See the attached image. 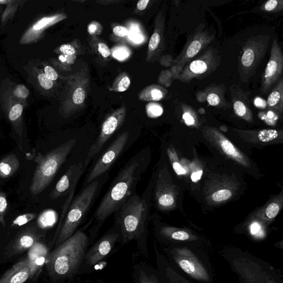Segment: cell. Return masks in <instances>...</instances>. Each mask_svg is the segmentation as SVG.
I'll return each mask as SVG.
<instances>
[{"label": "cell", "instance_id": "cell-38", "mask_svg": "<svg viewBox=\"0 0 283 283\" xmlns=\"http://www.w3.org/2000/svg\"><path fill=\"white\" fill-rule=\"evenodd\" d=\"M37 215L34 213H28L18 216L17 218L13 221V224L16 226L24 225L34 220Z\"/></svg>", "mask_w": 283, "mask_h": 283}, {"label": "cell", "instance_id": "cell-12", "mask_svg": "<svg viewBox=\"0 0 283 283\" xmlns=\"http://www.w3.org/2000/svg\"><path fill=\"white\" fill-rule=\"evenodd\" d=\"M44 256H34L33 252L28 257L17 263L0 279V283H25L32 278L41 269L44 262Z\"/></svg>", "mask_w": 283, "mask_h": 283}, {"label": "cell", "instance_id": "cell-18", "mask_svg": "<svg viewBox=\"0 0 283 283\" xmlns=\"http://www.w3.org/2000/svg\"><path fill=\"white\" fill-rule=\"evenodd\" d=\"M165 17L163 11H161L156 17L154 32L149 40L147 61L157 60L165 50Z\"/></svg>", "mask_w": 283, "mask_h": 283}, {"label": "cell", "instance_id": "cell-6", "mask_svg": "<svg viewBox=\"0 0 283 283\" xmlns=\"http://www.w3.org/2000/svg\"><path fill=\"white\" fill-rule=\"evenodd\" d=\"M65 86L60 96L59 113L68 118L82 110L90 87L89 74L87 67L64 78Z\"/></svg>", "mask_w": 283, "mask_h": 283}, {"label": "cell", "instance_id": "cell-49", "mask_svg": "<svg viewBox=\"0 0 283 283\" xmlns=\"http://www.w3.org/2000/svg\"><path fill=\"white\" fill-rule=\"evenodd\" d=\"M255 105L256 107L259 108L260 109H265L267 108V101H265L262 99L260 98V97H256L255 100Z\"/></svg>", "mask_w": 283, "mask_h": 283}, {"label": "cell", "instance_id": "cell-17", "mask_svg": "<svg viewBox=\"0 0 283 283\" xmlns=\"http://www.w3.org/2000/svg\"><path fill=\"white\" fill-rule=\"evenodd\" d=\"M86 169L84 162L71 165L65 174L57 181L50 197L53 200H55L74 192L80 179Z\"/></svg>", "mask_w": 283, "mask_h": 283}, {"label": "cell", "instance_id": "cell-29", "mask_svg": "<svg viewBox=\"0 0 283 283\" xmlns=\"http://www.w3.org/2000/svg\"><path fill=\"white\" fill-rule=\"evenodd\" d=\"M178 262L180 267L183 271L191 275H196L197 274V269L198 265H197L191 259H178Z\"/></svg>", "mask_w": 283, "mask_h": 283}, {"label": "cell", "instance_id": "cell-55", "mask_svg": "<svg viewBox=\"0 0 283 283\" xmlns=\"http://www.w3.org/2000/svg\"><path fill=\"white\" fill-rule=\"evenodd\" d=\"M2 10V5H1V4H0V15H1Z\"/></svg>", "mask_w": 283, "mask_h": 283}, {"label": "cell", "instance_id": "cell-16", "mask_svg": "<svg viewBox=\"0 0 283 283\" xmlns=\"http://www.w3.org/2000/svg\"><path fill=\"white\" fill-rule=\"evenodd\" d=\"M66 19H67V16L63 13L38 18L22 34L20 44L21 45H29L37 43L44 37L49 28Z\"/></svg>", "mask_w": 283, "mask_h": 283}, {"label": "cell", "instance_id": "cell-24", "mask_svg": "<svg viewBox=\"0 0 283 283\" xmlns=\"http://www.w3.org/2000/svg\"><path fill=\"white\" fill-rule=\"evenodd\" d=\"M165 88L157 85H151L144 88L139 94V99L142 101L152 102L163 100L167 94Z\"/></svg>", "mask_w": 283, "mask_h": 283}, {"label": "cell", "instance_id": "cell-33", "mask_svg": "<svg viewBox=\"0 0 283 283\" xmlns=\"http://www.w3.org/2000/svg\"><path fill=\"white\" fill-rule=\"evenodd\" d=\"M278 136V132L275 130H264L258 133V137L262 142H268L277 139Z\"/></svg>", "mask_w": 283, "mask_h": 283}, {"label": "cell", "instance_id": "cell-34", "mask_svg": "<svg viewBox=\"0 0 283 283\" xmlns=\"http://www.w3.org/2000/svg\"><path fill=\"white\" fill-rule=\"evenodd\" d=\"M7 207V201L5 193L0 192V223L2 224L3 227L6 226L5 216Z\"/></svg>", "mask_w": 283, "mask_h": 283}, {"label": "cell", "instance_id": "cell-40", "mask_svg": "<svg viewBox=\"0 0 283 283\" xmlns=\"http://www.w3.org/2000/svg\"><path fill=\"white\" fill-rule=\"evenodd\" d=\"M221 145L224 151L229 155V156L236 157L240 156V154L238 153L233 145L229 141L227 140H223L221 142Z\"/></svg>", "mask_w": 283, "mask_h": 283}, {"label": "cell", "instance_id": "cell-22", "mask_svg": "<svg viewBox=\"0 0 283 283\" xmlns=\"http://www.w3.org/2000/svg\"><path fill=\"white\" fill-rule=\"evenodd\" d=\"M267 104L273 112H282L283 109V78L278 82L268 97Z\"/></svg>", "mask_w": 283, "mask_h": 283}, {"label": "cell", "instance_id": "cell-39", "mask_svg": "<svg viewBox=\"0 0 283 283\" xmlns=\"http://www.w3.org/2000/svg\"><path fill=\"white\" fill-rule=\"evenodd\" d=\"M231 196L232 193L230 190L224 189L214 193L212 196V198L215 201H223L228 200Z\"/></svg>", "mask_w": 283, "mask_h": 283}, {"label": "cell", "instance_id": "cell-30", "mask_svg": "<svg viewBox=\"0 0 283 283\" xmlns=\"http://www.w3.org/2000/svg\"><path fill=\"white\" fill-rule=\"evenodd\" d=\"M283 0H269L265 2L261 7V10L270 12H280L283 10Z\"/></svg>", "mask_w": 283, "mask_h": 283}, {"label": "cell", "instance_id": "cell-44", "mask_svg": "<svg viewBox=\"0 0 283 283\" xmlns=\"http://www.w3.org/2000/svg\"><path fill=\"white\" fill-rule=\"evenodd\" d=\"M129 37L132 41L136 43H140L142 42L144 40V37L140 33L138 28H132L131 32L128 33Z\"/></svg>", "mask_w": 283, "mask_h": 283}, {"label": "cell", "instance_id": "cell-4", "mask_svg": "<svg viewBox=\"0 0 283 283\" xmlns=\"http://www.w3.org/2000/svg\"><path fill=\"white\" fill-rule=\"evenodd\" d=\"M76 142V140H70L39 158L29 187L33 196L41 194L51 184Z\"/></svg>", "mask_w": 283, "mask_h": 283}, {"label": "cell", "instance_id": "cell-28", "mask_svg": "<svg viewBox=\"0 0 283 283\" xmlns=\"http://www.w3.org/2000/svg\"><path fill=\"white\" fill-rule=\"evenodd\" d=\"M9 88L12 95L17 100L23 102L27 104L28 99L30 95V91L24 84H15L10 83L8 84Z\"/></svg>", "mask_w": 283, "mask_h": 283}, {"label": "cell", "instance_id": "cell-3", "mask_svg": "<svg viewBox=\"0 0 283 283\" xmlns=\"http://www.w3.org/2000/svg\"><path fill=\"white\" fill-rule=\"evenodd\" d=\"M88 245L87 234L79 230L57 246L47 259V267L51 276L57 280L73 277L85 259Z\"/></svg>", "mask_w": 283, "mask_h": 283}, {"label": "cell", "instance_id": "cell-43", "mask_svg": "<svg viewBox=\"0 0 283 283\" xmlns=\"http://www.w3.org/2000/svg\"><path fill=\"white\" fill-rule=\"evenodd\" d=\"M280 207L277 203L273 202L269 205L265 211V214L269 219H274L280 212Z\"/></svg>", "mask_w": 283, "mask_h": 283}, {"label": "cell", "instance_id": "cell-35", "mask_svg": "<svg viewBox=\"0 0 283 283\" xmlns=\"http://www.w3.org/2000/svg\"><path fill=\"white\" fill-rule=\"evenodd\" d=\"M56 54H62L69 56H77L76 48L72 44H63L55 50Z\"/></svg>", "mask_w": 283, "mask_h": 283}, {"label": "cell", "instance_id": "cell-5", "mask_svg": "<svg viewBox=\"0 0 283 283\" xmlns=\"http://www.w3.org/2000/svg\"><path fill=\"white\" fill-rule=\"evenodd\" d=\"M100 181L95 180L86 186L70 203L63 225L56 240L57 247L67 240L77 232L84 217L89 210L98 191Z\"/></svg>", "mask_w": 283, "mask_h": 283}, {"label": "cell", "instance_id": "cell-11", "mask_svg": "<svg viewBox=\"0 0 283 283\" xmlns=\"http://www.w3.org/2000/svg\"><path fill=\"white\" fill-rule=\"evenodd\" d=\"M126 114V108L122 106L120 108L115 110L105 119L102 125L100 134L95 142L93 144L87 153L85 160L84 161V165L87 166L93 158L98 154L103 148L107 141L120 127L125 120Z\"/></svg>", "mask_w": 283, "mask_h": 283}, {"label": "cell", "instance_id": "cell-54", "mask_svg": "<svg viewBox=\"0 0 283 283\" xmlns=\"http://www.w3.org/2000/svg\"><path fill=\"white\" fill-rule=\"evenodd\" d=\"M260 229V225L257 223H254L251 226V232L253 234H255L259 232Z\"/></svg>", "mask_w": 283, "mask_h": 283}, {"label": "cell", "instance_id": "cell-48", "mask_svg": "<svg viewBox=\"0 0 283 283\" xmlns=\"http://www.w3.org/2000/svg\"><path fill=\"white\" fill-rule=\"evenodd\" d=\"M172 167H173L176 173L179 175L186 173V170L184 169V168L178 162H174L172 164Z\"/></svg>", "mask_w": 283, "mask_h": 283}, {"label": "cell", "instance_id": "cell-21", "mask_svg": "<svg viewBox=\"0 0 283 283\" xmlns=\"http://www.w3.org/2000/svg\"><path fill=\"white\" fill-rule=\"evenodd\" d=\"M203 91L206 96V101L210 105L221 108H226L229 105L225 98L226 88L224 85H211Z\"/></svg>", "mask_w": 283, "mask_h": 283}, {"label": "cell", "instance_id": "cell-8", "mask_svg": "<svg viewBox=\"0 0 283 283\" xmlns=\"http://www.w3.org/2000/svg\"><path fill=\"white\" fill-rule=\"evenodd\" d=\"M221 63V56L218 49L208 47L201 55L184 66L177 80L182 83H189L194 79H205L214 73Z\"/></svg>", "mask_w": 283, "mask_h": 283}, {"label": "cell", "instance_id": "cell-32", "mask_svg": "<svg viewBox=\"0 0 283 283\" xmlns=\"http://www.w3.org/2000/svg\"><path fill=\"white\" fill-rule=\"evenodd\" d=\"M146 112L150 117H157L161 116L163 109L162 106L158 103H149L146 105Z\"/></svg>", "mask_w": 283, "mask_h": 283}, {"label": "cell", "instance_id": "cell-27", "mask_svg": "<svg viewBox=\"0 0 283 283\" xmlns=\"http://www.w3.org/2000/svg\"><path fill=\"white\" fill-rule=\"evenodd\" d=\"M25 2L24 1H16V0H10L5 8V10L2 13L1 16V26L4 27L7 23V22L12 19L16 14L18 9Z\"/></svg>", "mask_w": 283, "mask_h": 283}, {"label": "cell", "instance_id": "cell-1", "mask_svg": "<svg viewBox=\"0 0 283 283\" xmlns=\"http://www.w3.org/2000/svg\"><path fill=\"white\" fill-rule=\"evenodd\" d=\"M147 163L145 149L131 158L119 170L93 215L96 224L92 230V238L96 236L105 221L136 193Z\"/></svg>", "mask_w": 283, "mask_h": 283}, {"label": "cell", "instance_id": "cell-42", "mask_svg": "<svg viewBox=\"0 0 283 283\" xmlns=\"http://www.w3.org/2000/svg\"><path fill=\"white\" fill-rule=\"evenodd\" d=\"M184 113L183 114V118L185 123L188 126H192L196 123V118H195L192 113V108L188 107L187 105H185L183 106Z\"/></svg>", "mask_w": 283, "mask_h": 283}, {"label": "cell", "instance_id": "cell-14", "mask_svg": "<svg viewBox=\"0 0 283 283\" xmlns=\"http://www.w3.org/2000/svg\"><path fill=\"white\" fill-rule=\"evenodd\" d=\"M283 72V55L276 38L273 39L269 59L261 80L260 91L267 94L274 84L280 81Z\"/></svg>", "mask_w": 283, "mask_h": 283}, {"label": "cell", "instance_id": "cell-50", "mask_svg": "<svg viewBox=\"0 0 283 283\" xmlns=\"http://www.w3.org/2000/svg\"><path fill=\"white\" fill-rule=\"evenodd\" d=\"M149 0H141L137 4V9L140 11H143L147 8Z\"/></svg>", "mask_w": 283, "mask_h": 283}, {"label": "cell", "instance_id": "cell-51", "mask_svg": "<svg viewBox=\"0 0 283 283\" xmlns=\"http://www.w3.org/2000/svg\"><path fill=\"white\" fill-rule=\"evenodd\" d=\"M202 174V170H199L198 171L193 172L191 176L192 180L193 181V182H197V181L201 179Z\"/></svg>", "mask_w": 283, "mask_h": 283}, {"label": "cell", "instance_id": "cell-46", "mask_svg": "<svg viewBox=\"0 0 283 283\" xmlns=\"http://www.w3.org/2000/svg\"><path fill=\"white\" fill-rule=\"evenodd\" d=\"M113 33L117 37L122 38L127 36L129 30L125 27L117 26L113 28Z\"/></svg>", "mask_w": 283, "mask_h": 283}, {"label": "cell", "instance_id": "cell-20", "mask_svg": "<svg viewBox=\"0 0 283 283\" xmlns=\"http://www.w3.org/2000/svg\"><path fill=\"white\" fill-rule=\"evenodd\" d=\"M230 91L234 113L238 116L250 120L252 118V113L250 108L249 99L246 93L237 85H232L230 88Z\"/></svg>", "mask_w": 283, "mask_h": 283}, {"label": "cell", "instance_id": "cell-53", "mask_svg": "<svg viewBox=\"0 0 283 283\" xmlns=\"http://www.w3.org/2000/svg\"><path fill=\"white\" fill-rule=\"evenodd\" d=\"M97 26L96 25V23H92L88 26V32H89L91 34H94L95 33L97 30Z\"/></svg>", "mask_w": 283, "mask_h": 283}, {"label": "cell", "instance_id": "cell-31", "mask_svg": "<svg viewBox=\"0 0 283 283\" xmlns=\"http://www.w3.org/2000/svg\"><path fill=\"white\" fill-rule=\"evenodd\" d=\"M112 55L114 58L123 61L130 57L131 51L125 46H117L113 49Z\"/></svg>", "mask_w": 283, "mask_h": 283}, {"label": "cell", "instance_id": "cell-36", "mask_svg": "<svg viewBox=\"0 0 283 283\" xmlns=\"http://www.w3.org/2000/svg\"><path fill=\"white\" fill-rule=\"evenodd\" d=\"M43 72L46 75V77L53 82H56L59 78V75L57 71L52 67V66L47 64L44 62H41Z\"/></svg>", "mask_w": 283, "mask_h": 283}, {"label": "cell", "instance_id": "cell-15", "mask_svg": "<svg viewBox=\"0 0 283 283\" xmlns=\"http://www.w3.org/2000/svg\"><path fill=\"white\" fill-rule=\"evenodd\" d=\"M120 237V231L114 224L113 227L102 236L86 254L84 259L86 263L92 266L100 262L111 253Z\"/></svg>", "mask_w": 283, "mask_h": 283}, {"label": "cell", "instance_id": "cell-13", "mask_svg": "<svg viewBox=\"0 0 283 283\" xmlns=\"http://www.w3.org/2000/svg\"><path fill=\"white\" fill-rule=\"evenodd\" d=\"M0 103L4 114L21 140L23 132V113L27 104L17 100L12 95L10 88L2 84Z\"/></svg>", "mask_w": 283, "mask_h": 283}, {"label": "cell", "instance_id": "cell-7", "mask_svg": "<svg viewBox=\"0 0 283 283\" xmlns=\"http://www.w3.org/2000/svg\"><path fill=\"white\" fill-rule=\"evenodd\" d=\"M271 35L260 34L247 40L238 62V72L242 82L246 83L255 74L268 50Z\"/></svg>", "mask_w": 283, "mask_h": 283}, {"label": "cell", "instance_id": "cell-26", "mask_svg": "<svg viewBox=\"0 0 283 283\" xmlns=\"http://www.w3.org/2000/svg\"><path fill=\"white\" fill-rule=\"evenodd\" d=\"M131 85V79L126 73L119 74L115 79L109 90L112 91L122 92L128 90Z\"/></svg>", "mask_w": 283, "mask_h": 283}, {"label": "cell", "instance_id": "cell-37", "mask_svg": "<svg viewBox=\"0 0 283 283\" xmlns=\"http://www.w3.org/2000/svg\"><path fill=\"white\" fill-rule=\"evenodd\" d=\"M95 44L94 48L104 58H108L112 55L110 48L104 42L98 41Z\"/></svg>", "mask_w": 283, "mask_h": 283}, {"label": "cell", "instance_id": "cell-10", "mask_svg": "<svg viewBox=\"0 0 283 283\" xmlns=\"http://www.w3.org/2000/svg\"><path fill=\"white\" fill-rule=\"evenodd\" d=\"M128 138V132H124L117 137L92 167L84 181V185L89 184L110 169L125 149Z\"/></svg>", "mask_w": 283, "mask_h": 283}, {"label": "cell", "instance_id": "cell-52", "mask_svg": "<svg viewBox=\"0 0 283 283\" xmlns=\"http://www.w3.org/2000/svg\"><path fill=\"white\" fill-rule=\"evenodd\" d=\"M197 98L200 103H205L206 101V96L204 91H200L197 94Z\"/></svg>", "mask_w": 283, "mask_h": 283}, {"label": "cell", "instance_id": "cell-47", "mask_svg": "<svg viewBox=\"0 0 283 283\" xmlns=\"http://www.w3.org/2000/svg\"><path fill=\"white\" fill-rule=\"evenodd\" d=\"M171 237L175 240L185 241L188 240L189 235L184 231H176L171 234Z\"/></svg>", "mask_w": 283, "mask_h": 283}, {"label": "cell", "instance_id": "cell-41", "mask_svg": "<svg viewBox=\"0 0 283 283\" xmlns=\"http://www.w3.org/2000/svg\"><path fill=\"white\" fill-rule=\"evenodd\" d=\"M159 206L162 207H169L172 205L174 202V198L172 195H164L157 199Z\"/></svg>", "mask_w": 283, "mask_h": 283}, {"label": "cell", "instance_id": "cell-25", "mask_svg": "<svg viewBox=\"0 0 283 283\" xmlns=\"http://www.w3.org/2000/svg\"><path fill=\"white\" fill-rule=\"evenodd\" d=\"M20 167L19 159L14 154H10L0 161V177L7 178L15 174Z\"/></svg>", "mask_w": 283, "mask_h": 283}, {"label": "cell", "instance_id": "cell-2", "mask_svg": "<svg viewBox=\"0 0 283 283\" xmlns=\"http://www.w3.org/2000/svg\"><path fill=\"white\" fill-rule=\"evenodd\" d=\"M150 195L149 185L141 196L136 193L114 213V224L120 231L123 243L136 240L144 251H146Z\"/></svg>", "mask_w": 283, "mask_h": 283}, {"label": "cell", "instance_id": "cell-23", "mask_svg": "<svg viewBox=\"0 0 283 283\" xmlns=\"http://www.w3.org/2000/svg\"><path fill=\"white\" fill-rule=\"evenodd\" d=\"M38 240L36 234L31 232H26L21 234L13 243L12 247V253L17 255L32 247Z\"/></svg>", "mask_w": 283, "mask_h": 283}, {"label": "cell", "instance_id": "cell-45", "mask_svg": "<svg viewBox=\"0 0 283 283\" xmlns=\"http://www.w3.org/2000/svg\"><path fill=\"white\" fill-rule=\"evenodd\" d=\"M137 283H157L155 278L149 276L146 272L141 271L139 273Z\"/></svg>", "mask_w": 283, "mask_h": 283}, {"label": "cell", "instance_id": "cell-9", "mask_svg": "<svg viewBox=\"0 0 283 283\" xmlns=\"http://www.w3.org/2000/svg\"><path fill=\"white\" fill-rule=\"evenodd\" d=\"M215 38L214 33L210 32L206 28L205 25L200 24L190 34L185 43L183 50L172 61L181 70L189 61L192 60L205 50Z\"/></svg>", "mask_w": 283, "mask_h": 283}, {"label": "cell", "instance_id": "cell-19", "mask_svg": "<svg viewBox=\"0 0 283 283\" xmlns=\"http://www.w3.org/2000/svg\"><path fill=\"white\" fill-rule=\"evenodd\" d=\"M25 68L28 74V81L40 93L47 95L53 90L56 84L46 77L43 69L35 65V62H30Z\"/></svg>", "mask_w": 283, "mask_h": 283}]
</instances>
